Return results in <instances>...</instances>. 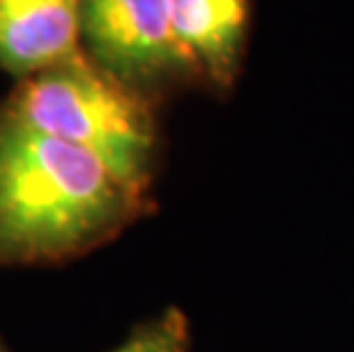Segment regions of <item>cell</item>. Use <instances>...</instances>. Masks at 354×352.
<instances>
[{
    "mask_svg": "<svg viewBox=\"0 0 354 352\" xmlns=\"http://www.w3.org/2000/svg\"><path fill=\"white\" fill-rule=\"evenodd\" d=\"M156 208L85 149L0 106V266L76 261Z\"/></svg>",
    "mask_w": 354,
    "mask_h": 352,
    "instance_id": "cell-1",
    "label": "cell"
},
{
    "mask_svg": "<svg viewBox=\"0 0 354 352\" xmlns=\"http://www.w3.org/2000/svg\"><path fill=\"white\" fill-rule=\"evenodd\" d=\"M0 352H12L10 346H7V343L3 341V336H0Z\"/></svg>",
    "mask_w": 354,
    "mask_h": 352,
    "instance_id": "cell-7",
    "label": "cell"
},
{
    "mask_svg": "<svg viewBox=\"0 0 354 352\" xmlns=\"http://www.w3.org/2000/svg\"><path fill=\"white\" fill-rule=\"evenodd\" d=\"M110 352H192L190 320L176 306L142 320Z\"/></svg>",
    "mask_w": 354,
    "mask_h": 352,
    "instance_id": "cell-6",
    "label": "cell"
},
{
    "mask_svg": "<svg viewBox=\"0 0 354 352\" xmlns=\"http://www.w3.org/2000/svg\"><path fill=\"white\" fill-rule=\"evenodd\" d=\"M176 37L199 66L206 89L227 94L243 71L252 0H169Z\"/></svg>",
    "mask_w": 354,
    "mask_h": 352,
    "instance_id": "cell-5",
    "label": "cell"
},
{
    "mask_svg": "<svg viewBox=\"0 0 354 352\" xmlns=\"http://www.w3.org/2000/svg\"><path fill=\"white\" fill-rule=\"evenodd\" d=\"M80 50L78 0H0V71L24 80Z\"/></svg>",
    "mask_w": 354,
    "mask_h": 352,
    "instance_id": "cell-4",
    "label": "cell"
},
{
    "mask_svg": "<svg viewBox=\"0 0 354 352\" xmlns=\"http://www.w3.org/2000/svg\"><path fill=\"white\" fill-rule=\"evenodd\" d=\"M80 48L96 66L160 103L206 87L199 66L176 37L169 0H78Z\"/></svg>",
    "mask_w": 354,
    "mask_h": 352,
    "instance_id": "cell-3",
    "label": "cell"
},
{
    "mask_svg": "<svg viewBox=\"0 0 354 352\" xmlns=\"http://www.w3.org/2000/svg\"><path fill=\"white\" fill-rule=\"evenodd\" d=\"M3 108L46 136L85 149L126 185L151 197L162 163L158 106L105 73L82 50L17 80Z\"/></svg>",
    "mask_w": 354,
    "mask_h": 352,
    "instance_id": "cell-2",
    "label": "cell"
}]
</instances>
